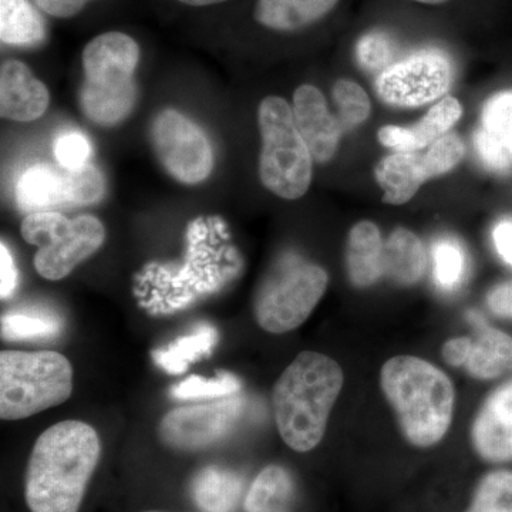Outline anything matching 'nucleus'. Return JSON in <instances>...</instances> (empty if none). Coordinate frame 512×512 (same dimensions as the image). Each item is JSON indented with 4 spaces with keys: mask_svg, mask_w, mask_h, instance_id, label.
I'll return each instance as SVG.
<instances>
[{
    "mask_svg": "<svg viewBox=\"0 0 512 512\" xmlns=\"http://www.w3.org/2000/svg\"><path fill=\"white\" fill-rule=\"evenodd\" d=\"M140 56L136 40L123 32L101 33L84 46L80 106L96 126H117L130 116L137 101L133 77Z\"/></svg>",
    "mask_w": 512,
    "mask_h": 512,
    "instance_id": "20e7f679",
    "label": "nucleus"
},
{
    "mask_svg": "<svg viewBox=\"0 0 512 512\" xmlns=\"http://www.w3.org/2000/svg\"><path fill=\"white\" fill-rule=\"evenodd\" d=\"M345 383L342 367L319 352H302L279 376L272 393L276 427L298 453L318 447Z\"/></svg>",
    "mask_w": 512,
    "mask_h": 512,
    "instance_id": "f03ea898",
    "label": "nucleus"
},
{
    "mask_svg": "<svg viewBox=\"0 0 512 512\" xmlns=\"http://www.w3.org/2000/svg\"><path fill=\"white\" fill-rule=\"evenodd\" d=\"M359 62L367 70H386L392 60V46L383 35H367L357 46Z\"/></svg>",
    "mask_w": 512,
    "mask_h": 512,
    "instance_id": "473e14b6",
    "label": "nucleus"
},
{
    "mask_svg": "<svg viewBox=\"0 0 512 512\" xmlns=\"http://www.w3.org/2000/svg\"><path fill=\"white\" fill-rule=\"evenodd\" d=\"M474 144H476L478 156L490 170L497 171V173H507L511 170V154L505 150L497 138L488 134L483 128L477 131Z\"/></svg>",
    "mask_w": 512,
    "mask_h": 512,
    "instance_id": "72a5a7b5",
    "label": "nucleus"
},
{
    "mask_svg": "<svg viewBox=\"0 0 512 512\" xmlns=\"http://www.w3.org/2000/svg\"><path fill=\"white\" fill-rule=\"evenodd\" d=\"M20 234L37 247L35 268L47 281H60L101 248L106 228L93 215L70 220L57 211L29 214L20 225Z\"/></svg>",
    "mask_w": 512,
    "mask_h": 512,
    "instance_id": "0eeeda50",
    "label": "nucleus"
},
{
    "mask_svg": "<svg viewBox=\"0 0 512 512\" xmlns=\"http://www.w3.org/2000/svg\"><path fill=\"white\" fill-rule=\"evenodd\" d=\"M53 151L62 167L77 170V168L89 164L92 146L82 133L73 131V133H64L57 137Z\"/></svg>",
    "mask_w": 512,
    "mask_h": 512,
    "instance_id": "2f4dec72",
    "label": "nucleus"
},
{
    "mask_svg": "<svg viewBox=\"0 0 512 512\" xmlns=\"http://www.w3.org/2000/svg\"><path fill=\"white\" fill-rule=\"evenodd\" d=\"M46 25L30 0H0V39L9 46H37L45 40Z\"/></svg>",
    "mask_w": 512,
    "mask_h": 512,
    "instance_id": "5701e85b",
    "label": "nucleus"
},
{
    "mask_svg": "<svg viewBox=\"0 0 512 512\" xmlns=\"http://www.w3.org/2000/svg\"><path fill=\"white\" fill-rule=\"evenodd\" d=\"M262 137L258 173L266 190L284 200H299L312 183V156L296 128L288 101L269 96L258 109Z\"/></svg>",
    "mask_w": 512,
    "mask_h": 512,
    "instance_id": "423d86ee",
    "label": "nucleus"
},
{
    "mask_svg": "<svg viewBox=\"0 0 512 512\" xmlns=\"http://www.w3.org/2000/svg\"><path fill=\"white\" fill-rule=\"evenodd\" d=\"M380 387L412 446L433 447L446 437L456 392L443 370L421 357L394 356L380 370Z\"/></svg>",
    "mask_w": 512,
    "mask_h": 512,
    "instance_id": "7ed1b4c3",
    "label": "nucleus"
},
{
    "mask_svg": "<svg viewBox=\"0 0 512 512\" xmlns=\"http://www.w3.org/2000/svg\"><path fill=\"white\" fill-rule=\"evenodd\" d=\"M141 512H168V511L147 510V511H141Z\"/></svg>",
    "mask_w": 512,
    "mask_h": 512,
    "instance_id": "37998d69",
    "label": "nucleus"
},
{
    "mask_svg": "<svg viewBox=\"0 0 512 512\" xmlns=\"http://www.w3.org/2000/svg\"><path fill=\"white\" fill-rule=\"evenodd\" d=\"M100 454L99 434L83 421H60L43 431L26 468L30 512H79Z\"/></svg>",
    "mask_w": 512,
    "mask_h": 512,
    "instance_id": "f257e3e1",
    "label": "nucleus"
},
{
    "mask_svg": "<svg viewBox=\"0 0 512 512\" xmlns=\"http://www.w3.org/2000/svg\"><path fill=\"white\" fill-rule=\"evenodd\" d=\"M434 276L444 289H454L463 281L466 258L460 244L453 239H441L433 248Z\"/></svg>",
    "mask_w": 512,
    "mask_h": 512,
    "instance_id": "c85d7f7f",
    "label": "nucleus"
},
{
    "mask_svg": "<svg viewBox=\"0 0 512 512\" xmlns=\"http://www.w3.org/2000/svg\"><path fill=\"white\" fill-rule=\"evenodd\" d=\"M177 2L194 6V8H204V6L220 5V3L228 2V0H177Z\"/></svg>",
    "mask_w": 512,
    "mask_h": 512,
    "instance_id": "ea45409f",
    "label": "nucleus"
},
{
    "mask_svg": "<svg viewBox=\"0 0 512 512\" xmlns=\"http://www.w3.org/2000/svg\"><path fill=\"white\" fill-rule=\"evenodd\" d=\"M384 241L380 229L370 221H360L350 229L346 247V269L350 284L366 289L384 276Z\"/></svg>",
    "mask_w": 512,
    "mask_h": 512,
    "instance_id": "a211bd4d",
    "label": "nucleus"
},
{
    "mask_svg": "<svg viewBox=\"0 0 512 512\" xmlns=\"http://www.w3.org/2000/svg\"><path fill=\"white\" fill-rule=\"evenodd\" d=\"M265 512H284L279 510V507L271 508V510L265 511Z\"/></svg>",
    "mask_w": 512,
    "mask_h": 512,
    "instance_id": "79ce46f5",
    "label": "nucleus"
},
{
    "mask_svg": "<svg viewBox=\"0 0 512 512\" xmlns=\"http://www.w3.org/2000/svg\"><path fill=\"white\" fill-rule=\"evenodd\" d=\"M47 15L57 19H70L79 15L93 0H33Z\"/></svg>",
    "mask_w": 512,
    "mask_h": 512,
    "instance_id": "f704fd0d",
    "label": "nucleus"
},
{
    "mask_svg": "<svg viewBox=\"0 0 512 512\" xmlns=\"http://www.w3.org/2000/svg\"><path fill=\"white\" fill-rule=\"evenodd\" d=\"M293 120L305 141L312 160L328 163L338 153L343 127L330 113L325 96L318 87L302 84L293 94Z\"/></svg>",
    "mask_w": 512,
    "mask_h": 512,
    "instance_id": "4468645a",
    "label": "nucleus"
},
{
    "mask_svg": "<svg viewBox=\"0 0 512 512\" xmlns=\"http://www.w3.org/2000/svg\"><path fill=\"white\" fill-rule=\"evenodd\" d=\"M471 444L487 463L512 461V379L485 399L471 424Z\"/></svg>",
    "mask_w": 512,
    "mask_h": 512,
    "instance_id": "2eb2a0df",
    "label": "nucleus"
},
{
    "mask_svg": "<svg viewBox=\"0 0 512 512\" xmlns=\"http://www.w3.org/2000/svg\"><path fill=\"white\" fill-rule=\"evenodd\" d=\"M59 330V320L39 313H8L2 318V335L6 339L47 338Z\"/></svg>",
    "mask_w": 512,
    "mask_h": 512,
    "instance_id": "c756f323",
    "label": "nucleus"
},
{
    "mask_svg": "<svg viewBox=\"0 0 512 512\" xmlns=\"http://www.w3.org/2000/svg\"><path fill=\"white\" fill-rule=\"evenodd\" d=\"M72 393L73 367L62 353H0V419H28L67 402Z\"/></svg>",
    "mask_w": 512,
    "mask_h": 512,
    "instance_id": "39448f33",
    "label": "nucleus"
},
{
    "mask_svg": "<svg viewBox=\"0 0 512 512\" xmlns=\"http://www.w3.org/2000/svg\"><path fill=\"white\" fill-rule=\"evenodd\" d=\"M494 244L498 255L512 266V221L503 220L498 222L494 229Z\"/></svg>",
    "mask_w": 512,
    "mask_h": 512,
    "instance_id": "58836bf2",
    "label": "nucleus"
},
{
    "mask_svg": "<svg viewBox=\"0 0 512 512\" xmlns=\"http://www.w3.org/2000/svg\"><path fill=\"white\" fill-rule=\"evenodd\" d=\"M292 493V478L285 468L265 467L256 476L245 497L244 508L247 512H265L288 500Z\"/></svg>",
    "mask_w": 512,
    "mask_h": 512,
    "instance_id": "393cba45",
    "label": "nucleus"
},
{
    "mask_svg": "<svg viewBox=\"0 0 512 512\" xmlns=\"http://www.w3.org/2000/svg\"><path fill=\"white\" fill-rule=\"evenodd\" d=\"M466 156V146L457 133L431 144L426 153H396L375 167L377 183L383 188V202L403 205L412 200L421 185L431 178L453 171Z\"/></svg>",
    "mask_w": 512,
    "mask_h": 512,
    "instance_id": "9b49d317",
    "label": "nucleus"
},
{
    "mask_svg": "<svg viewBox=\"0 0 512 512\" xmlns=\"http://www.w3.org/2000/svg\"><path fill=\"white\" fill-rule=\"evenodd\" d=\"M151 143L165 171L185 185L207 180L214 168V150L201 127L177 110L157 114L151 126Z\"/></svg>",
    "mask_w": 512,
    "mask_h": 512,
    "instance_id": "9d476101",
    "label": "nucleus"
},
{
    "mask_svg": "<svg viewBox=\"0 0 512 512\" xmlns=\"http://www.w3.org/2000/svg\"><path fill=\"white\" fill-rule=\"evenodd\" d=\"M50 93L28 64L8 60L0 69V116L16 123H30L46 113Z\"/></svg>",
    "mask_w": 512,
    "mask_h": 512,
    "instance_id": "dca6fc26",
    "label": "nucleus"
},
{
    "mask_svg": "<svg viewBox=\"0 0 512 512\" xmlns=\"http://www.w3.org/2000/svg\"><path fill=\"white\" fill-rule=\"evenodd\" d=\"M191 494L202 512H234L242 495V480L227 468L207 467L192 481Z\"/></svg>",
    "mask_w": 512,
    "mask_h": 512,
    "instance_id": "4be33fe9",
    "label": "nucleus"
},
{
    "mask_svg": "<svg viewBox=\"0 0 512 512\" xmlns=\"http://www.w3.org/2000/svg\"><path fill=\"white\" fill-rule=\"evenodd\" d=\"M466 370L478 380H494L512 372V338L503 330L481 325L471 338Z\"/></svg>",
    "mask_w": 512,
    "mask_h": 512,
    "instance_id": "412c9836",
    "label": "nucleus"
},
{
    "mask_svg": "<svg viewBox=\"0 0 512 512\" xmlns=\"http://www.w3.org/2000/svg\"><path fill=\"white\" fill-rule=\"evenodd\" d=\"M471 338L461 336L447 340L441 348V356L447 365L453 367H464L467 362L468 352H470Z\"/></svg>",
    "mask_w": 512,
    "mask_h": 512,
    "instance_id": "4c0bfd02",
    "label": "nucleus"
},
{
    "mask_svg": "<svg viewBox=\"0 0 512 512\" xmlns=\"http://www.w3.org/2000/svg\"><path fill=\"white\" fill-rule=\"evenodd\" d=\"M241 390V382L231 373H221L215 379H202L192 376L171 390V396L180 400L197 399H225V397L237 396Z\"/></svg>",
    "mask_w": 512,
    "mask_h": 512,
    "instance_id": "cd10ccee",
    "label": "nucleus"
},
{
    "mask_svg": "<svg viewBox=\"0 0 512 512\" xmlns=\"http://www.w3.org/2000/svg\"><path fill=\"white\" fill-rule=\"evenodd\" d=\"M483 130L497 138L512 157V92L495 94L483 109Z\"/></svg>",
    "mask_w": 512,
    "mask_h": 512,
    "instance_id": "7c9ffc66",
    "label": "nucleus"
},
{
    "mask_svg": "<svg viewBox=\"0 0 512 512\" xmlns=\"http://www.w3.org/2000/svg\"><path fill=\"white\" fill-rule=\"evenodd\" d=\"M487 306L498 318L512 319V281L491 289L487 295Z\"/></svg>",
    "mask_w": 512,
    "mask_h": 512,
    "instance_id": "e433bc0d",
    "label": "nucleus"
},
{
    "mask_svg": "<svg viewBox=\"0 0 512 512\" xmlns=\"http://www.w3.org/2000/svg\"><path fill=\"white\" fill-rule=\"evenodd\" d=\"M339 0H256L254 19L275 32H296L315 25Z\"/></svg>",
    "mask_w": 512,
    "mask_h": 512,
    "instance_id": "6ab92c4d",
    "label": "nucleus"
},
{
    "mask_svg": "<svg viewBox=\"0 0 512 512\" xmlns=\"http://www.w3.org/2000/svg\"><path fill=\"white\" fill-rule=\"evenodd\" d=\"M384 276L394 284L413 286L427 269V254L423 242L414 232L396 228L384 241Z\"/></svg>",
    "mask_w": 512,
    "mask_h": 512,
    "instance_id": "aec40b11",
    "label": "nucleus"
},
{
    "mask_svg": "<svg viewBox=\"0 0 512 512\" xmlns=\"http://www.w3.org/2000/svg\"><path fill=\"white\" fill-rule=\"evenodd\" d=\"M333 100L339 107V121L343 130L360 126L369 119L372 103L359 84L350 80H339L333 86Z\"/></svg>",
    "mask_w": 512,
    "mask_h": 512,
    "instance_id": "bb28decb",
    "label": "nucleus"
},
{
    "mask_svg": "<svg viewBox=\"0 0 512 512\" xmlns=\"http://www.w3.org/2000/svg\"><path fill=\"white\" fill-rule=\"evenodd\" d=\"M413 2L423 3V5H441V3H446L448 0H413Z\"/></svg>",
    "mask_w": 512,
    "mask_h": 512,
    "instance_id": "a19ab883",
    "label": "nucleus"
},
{
    "mask_svg": "<svg viewBox=\"0 0 512 512\" xmlns=\"http://www.w3.org/2000/svg\"><path fill=\"white\" fill-rule=\"evenodd\" d=\"M463 116L460 101L453 96L444 97L434 104L429 113L413 127L384 126L377 133L380 144L396 153H414L430 147L450 133L451 127Z\"/></svg>",
    "mask_w": 512,
    "mask_h": 512,
    "instance_id": "f3484780",
    "label": "nucleus"
},
{
    "mask_svg": "<svg viewBox=\"0 0 512 512\" xmlns=\"http://www.w3.org/2000/svg\"><path fill=\"white\" fill-rule=\"evenodd\" d=\"M217 342V330L212 326L201 325L191 335L178 338L165 349L156 350L153 353V359L170 375H181L191 363L210 355Z\"/></svg>",
    "mask_w": 512,
    "mask_h": 512,
    "instance_id": "b1692460",
    "label": "nucleus"
},
{
    "mask_svg": "<svg viewBox=\"0 0 512 512\" xmlns=\"http://www.w3.org/2000/svg\"><path fill=\"white\" fill-rule=\"evenodd\" d=\"M242 397L231 396L217 402L180 407L165 414L158 434L165 446L197 451L220 441L242 412Z\"/></svg>",
    "mask_w": 512,
    "mask_h": 512,
    "instance_id": "ddd939ff",
    "label": "nucleus"
},
{
    "mask_svg": "<svg viewBox=\"0 0 512 512\" xmlns=\"http://www.w3.org/2000/svg\"><path fill=\"white\" fill-rule=\"evenodd\" d=\"M451 84L450 59L437 50H423L383 70L376 80V93L390 106L417 107L443 97Z\"/></svg>",
    "mask_w": 512,
    "mask_h": 512,
    "instance_id": "f8f14e48",
    "label": "nucleus"
},
{
    "mask_svg": "<svg viewBox=\"0 0 512 512\" xmlns=\"http://www.w3.org/2000/svg\"><path fill=\"white\" fill-rule=\"evenodd\" d=\"M466 512H512V471L485 474Z\"/></svg>",
    "mask_w": 512,
    "mask_h": 512,
    "instance_id": "a878e982",
    "label": "nucleus"
},
{
    "mask_svg": "<svg viewBox=\"0 0 512 512\" xmlns=\"http://www.w3.org/2000/svg\"><path fill=\"white\" fill-rule=\"evenodd\" d=\"M18 285V269L5 244L0 245V296L9 299Z\"/></svg>",
    "mask_w": 512,
    "mask_h": 512,
    "instance_id": "c9c22d12",
    "label": "nucleus"
},
{
    "mask_svg": "<svg viewBox=\"0 0 512 512\" xmlns=\"http://www.w3.org/2000/svg\"><path fill=\"white\" fill-rule=\"evenodd\" d=\"M328 284V272L322 266L293 262L259 289L254 305L256 322L274 335L298 329L315 311Z\"/></svg>",
    "mask_w": 512,
    "mask_h": 512,
    "instance_id": "6e6552de",
    "label": "nucleus"
},
{
    "mask_svg": "<svg viewBox=\"0 0 512 512\" xmlns=\"http://www.w3.org/2000/svg\"><path fill=\"white\" fill-rule=\"evenodd\" d=\"M104 192L106 181L93 165L69 170L62 165L37 164L20 175L16 201L20 210L35 214L52 211L53 208L96 204Z\"/></svg>",
    "mask_w": 512,
    "mask_h": 512,
    "instance_id": "1a4fd4ad",
    "label": "nucleus"
}]
</instances>
